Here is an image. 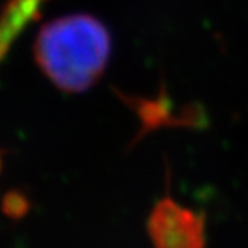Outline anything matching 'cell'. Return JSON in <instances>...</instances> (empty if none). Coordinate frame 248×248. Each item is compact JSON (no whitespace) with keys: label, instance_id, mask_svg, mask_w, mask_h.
<instances>
[{"label":"cell","instance_id":"2","mask_svg":"<svg viewBox=\"0 0 248 248\" xmlns=\"http://www.w3.org/2000/svg\"><path fill=\"white\" fill-rule=\"evenodd\" d=\"M147 231L155 248H205V217L171 197L156 202Z\"/></svg>","mask_w":248,"mask_h":248},{"label":"cell","instance_id":"3","mask_svg":"<svg viewBox=\"0 0 248 248\" xmlns=\"http://www.w3.org/2000/svg\"><path fill=\"white\" fill-rule=\"evenodd\" d=\"M41 2L42 0H10L7 3L0 16V62L12 42L39 10Z\"/></svg>","mask_w":248,"mask_h":248},{"label":"cell","instance_id":"1","mask_svg":"<svg viewBox=\"0 0 248 248\" xmlns=\"http://www.w3.org/2000/svg\"><path fill=\"white\" fill-rule=\"evenodd\" d=\"M110 57L107 28L89 15H71L48 23L36 42V58L46 76L64 92L92 87Z\"/></svg>","mask_w":248,"mask_h":248}]
</instances>
